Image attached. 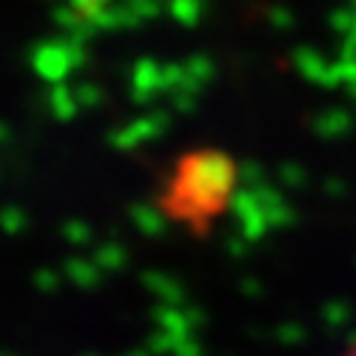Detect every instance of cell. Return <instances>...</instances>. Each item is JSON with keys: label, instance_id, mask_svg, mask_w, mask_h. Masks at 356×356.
Segmentation results:
<instances>
[{"label": "cell", "instance_id": "obj_1", "mask_svg": "<svg viewBox=\"0 0 356 356\" xmlns=\"http://www.w3.org/2000/svg\"><path fill=\"white\" fill-rule=\"evenodd\" d=\"M238 184V166L222 152L199 149L178 161L163 184V211L178 222L199 226L229 205Z\"/></svg>", "mask_w": 356, "mask_h": 356}]
</instances>
